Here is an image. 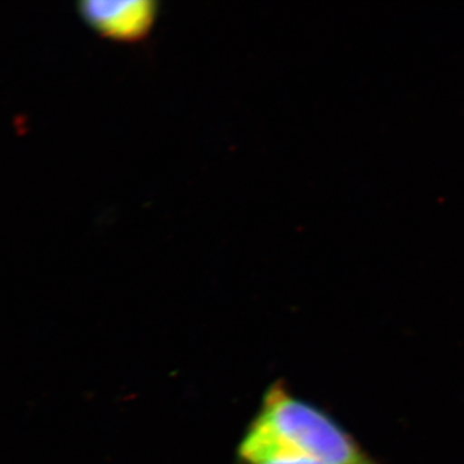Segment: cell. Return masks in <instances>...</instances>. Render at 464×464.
Here are the masks:
<instances>
[{
    "instance_id": "obj_1",
    "label": "cell",
    "mask_w": 464,
    "mask_h": 464,
    "mask_svg": "<svg viewBox=\"0 0 464 464\" xmlns=\"http://www.w3.org/2000/svg\"><path fill=\"white\" fill-rule=\"evenodd\" d=\"M283 444L323 464H380L324 409L299 398L284 381H275L252 418Z\"/></svg>"
},
{
    "instance_id": "obj_2",
    "label": "cell",
    "mask_w": 464,
    "mask_h": 464,
    "mask_svg": "<svg viewBox=\"0 0 464 464\" xmlns=\"http://www.w3.org/2000/svg\"><path fill=\"white\" fill-rule=\"evenodd\" d=\"M158 12L152 0H90L79 5V14L94 32L116 42L142 41L154 27Z\"/></svg>"
},
{
    "instance_id": "obj_3",
    "label": "cell",
    "mask_w": 464,
    "mask_h": 464,
    "mask_svg": "<svg viewBox=\"0 0 464 464\" xmlns=\"http://www.w3.org/2000/svg\"><path fill=\"white\" fill-rule=\"evenodd\" d=\"M241 464H323L275 439L250 420L237 450Z\"/></svg>"
}]
</instances>
